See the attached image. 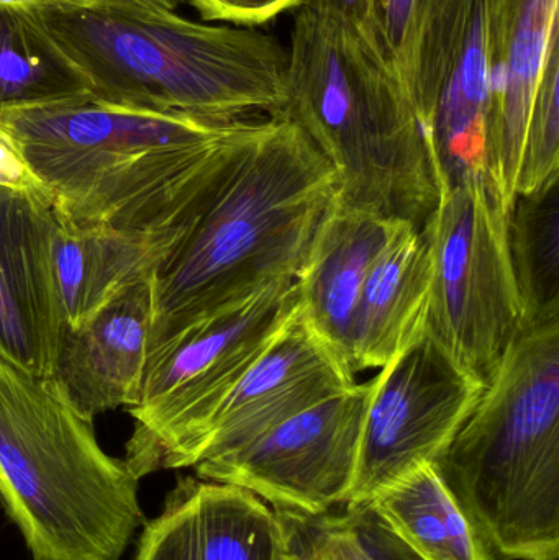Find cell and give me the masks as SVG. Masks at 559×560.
<instances>
[{
  "label": "cell",
  "mask_w": 559,
  "mask_h": 560,
  "mask_svg": "<svg viewBox=\"0 0 559 560\" xmlns=\"http://www.w3.org/2000/svg\"><path fill=\"white\" fill-rule=\"evenodd\" d=\"M410 101L439 187L488 177L491 79L486 0H449L423 36Z\"/></svg>",
  "instance_id": "obj_11"
},
{
  "label": "cell",
  "mask_w": 559,
  "mask_h": 560,
  "mask_svg": "<svg viewBox=\"0 0 559 560\" xmlns=\"http://www.w3.org/2000/svg\"><path fill=\"white\" fill-rule=\"evenodd\" d=\"M509 248L527 322L559 316V177L515 197Z\"/></svg>",
  "instance_id": "obj_23"
},
{
  "label": "cell",
  "mask_w": 559,
  "mask_h": 560,
  "mask_svg": "<svg viewBox=\"0 0 559 560\" xmlns=\"http://www.w3.org/2000/svg\"><path fill=\"white\" fill-rule=\"evenodd\" d=\"M33 12L95 101L223 124L284 112L289 49L253 26L108 0H53Z\"/></svg>",
  "instance_id": "obj_3"
},
{
  "label": "cell",
  "mask_w": 559,
  "mask_h": 560,
  "mask_svg": "<svg viewBox=\"0 0 559 560\" xmlns=\"http://www.w3.org/2000/svg\"><path fill=\"white\" fill-rule=\"evenodd\" d=\"M183 235L91 225L58 213L53 268L66 328H75L118 292L153 279Z\"/></svg>",
  "instance_id": "obj_18"
},
{
  "label": "cell",
  "mask_w": 559,
  "mask_h": 560,
  "mask_svg": "<svg viewBox=\"0 0 559 560\" xmlns=\"http://www.w3.org/2000/svg\"><path fill=\"white\" fill-rule=\"evenodd\" d=\"M343 505V512L318 515L275 510L284 529L286 560H422L371 502Z\"/></svg>",
  "instance_id": "obj_22"
},
{
  "label": "cell",
  "mask_w": 559,
  "mask_h": 560,
  "mask_svg": "<svg viewBox=\"0 0 559 560\" xmlns=\"http://www.w3.org/2000/svg\"><path fill=\"white\" fill-rule=\"evenodd\" d=\"M53 0H0V5L22 7V9H35V7L45 5Z\"/></svg>",
  "instance_id": "obj_30"
},
{
  "label": "cell",
  "mask_w": 559,
  "mask_h": 560,
  "mask_svg": "<svg viewBox=\"0 0 559 560\" xmlns=\"http://www.w3.org/2000/svg\"><path fill=\"white\" fill-rule=\"evenodd\" d=\"M432 256L420 230L407 225L377 259L361 290L351 332L354 374L381 369L426 335Z\"/></svg>",
  "instance_id": "obj_19"
},
{
  "label": "cell",
  "mask_w": 559,
  "mask_h": 560,
  "mask_svg": "<svg viewBox=\"0 0 559 560\" xmlns=\"http://www.w3.org/2000/svg\"><path fill=\"white\" fill-rule=\"evenodd\" d=\"M509 213L488 177H479L439 187V202L420 230L432 256L426 335L481 382L527 323Z\"/></svg>",
  "instance_id": "obj_8"
},
{
  "label": "cell",
  "mask_w": 559,
  "mask_h": 560,
  "mask_svg": "<svg viewBox=\"0 0 559 560\" xmlns=\"http://www.w3.org/2000/svg\"><path fill=\"white\" fill-rule=\"evenodd\" d=\"M263 121L131 110L91 95L0 112V130L59 215L153 235L186 233Z\"/></svg>",
  "instance_id": "obj_1"
},
{
  "label": "cell",
  "mask_w": 559,
  "mask_h": 560,
  "mask_svg": "<svg viewBox=\"0 0 559 560\" xmlns=\"http://www.w3.org/2000/svg\"><path fill=\"white\" fill-rule=\"evenodd\" d=\"M89 95L72 65L33 9L0 5V112Z\"/></svg>",
  "instance_id": "obj_21"
},
{
  "label": "cell",
  "mask_w": 559,
  "mask_h": 560,
  "mask_svg": "<svg viewBox=\"0 0 559 560\" xmlns=\"http://www.w3.org/2000/svg\"><path fill=\"white\" fill-rule=\"evenodd\" d=\"M370 502L422 560H494L433 463L394 480Z\"/></svg>",
  "instance_id": "obj_20"
},
{
  "label": "cell",
  "mask_w": 559,
  "mask_h": 560,
  "mask_svg": "<svg viewBox=\"0 0 559 560\" xmlns=\"http://www.w3.org/2000/svg\"><path fill=\"white\" fill-rule=\"evenodd\" d=\"M491 79L486 173L508 209L517 197L525 130L541 71L559 39V0H486Z\"/></svg>",
  "instance_id": "obj_14"
},
{
  "label": "cell",
  "mask_w": 559,
  "mask_h": 560,
  "mask_svg": "<svg viewBox=\"0 0 559 560\" xmlns=\"http://www.w3.org/2000/svg\"><path fill=\"white\" fill-rule=\"evenodd\" d=\"M485 382L429 336L407 346L370 382L357 477L347 503L370 502L416 467L435 463L481 397Z\"/></svg>",
  "instance_id": "obj_9"
},
{
  "label": "cell",
  "mask_w": 559,
  "mask_h": 560,
  "mask_svg": "<svg viewBox=\"0 0 559 560\" xmlns=\"http://www.w3.org/2000/svg\"><path fill=\"white\" fill-rule=\"evenodd\" d=\"M449 0H368L364 36L410 97L427 30Z\"/></svg>",
  "instance_id": "obj_24"
},
{
  "label": "cell",
  "mask_w": 559,
  "mask_h": 560,
  "mask_svg": "<svg viewBox=\"0 0 559 560\" xmlns=\"http://www.w3.org/2000/svg\"><path fill=\"white\" fill-rule=\"evenodd\" d=\"M153 316V279H148L118 292L81 325L66 328L53 377L89 420L137 407Z\"/></svg>",
  "instance_id": "obj_15"
},
{
  "label": "cell",
  "mask_w": 559,
  "mask_h": 560,
  "mask_svg": "<svg viewBox=\"0 0 559 560\" xmlns=\"http://www.w3.org/2000/svg\"><path fill=\"white\" fill-rule=\"evenodd\" d=\"M0 187L36 197L55 207L51 194L46 189L45 184L36 177L32 167L26 164L20 151L13 147L12 141L2 130H0Z\"/></svg>",
  "instance_id": "obj_27"
},
{
  "label": "cell",
  "mask_w": 559,
  "mask_h": 560,
  "mask_svg": "<svg viewBox=\"0 0 559 560\" xmlns=\"http://www.w3.org/2000/svg\"><path fill=\"white\" fill-rule=\"evenodd\" d=\"M305 5L317 7V9L340 15L341 19L353 23L364 35V26H366L368 20V0H308Z\"/></svg>",
  "instance_id": "obj_28"
},
{
  "label": "cell",
  "mask_w": 559,
  "mask_h": 560,
  "mask_svg": "<svg viewBox=\"0 0 559 560\" xmlns=\"http://www.w3.org/2000/svg\"><path fill=\"white\" fill-rule=\"evenodd\" d=\"M295 280H279L238 305L197 323L150 358L127 443L137 479L200 460L220 405L282 326L298 313Z\"/></svg>",
  "instance_id": "obj_7"
},
{
  "label": "cell",
  "mask_w": 559,
  "mask_h": 560,
  "mask_svg": "<svg viewBox=\"0 0 559 560\" xmlns=\"http://www.w3.org/2000/svg\"><path fill=\"white\" fill-rule=\"evenodd\" d=\"M559 177V39L551 45L525 130L517 196Z\"/></svg>",
  "instance_id": "obj_25"
},
{
  "label": "cell",
  "mask_w": 559,
  "mask_h": 560,
  "mask_svg": "<svg viewBox=\"0 0 559 560\" xmlns=\"http://www.w3.org/2000/svg\"><path fill=\"white\" fill-rule=\"evenodd\" d=\"M58 212L45 200L0 187V355L55 374L66 331L53 268Z\"/></svg>",
  "instance_id": "obj_12"
},
{
  "label": "cell",
  "mask_w": 559,
  "mask_h": 560,
  "mask_svg": "<svg viewBox=\"0 0 559 560\" xmlns=\"http://www.w3.org/2000/svg\"><path fill=\"white\" fill-rule=\"evenodd\" d=\"M137 560H286L284 529L255 493L187 480L148 523Z\"/></svg>",
  "instance_id": "obj_16"
},
{
  "label": "cell",
  "mask_w": 559,
  "mask_h": 560,
  "mask_svg": "<svg viewBox=\"0 0 559 560\" xmlns=\"http://www.w3.org/2000/svg\"><path fill=\"white\" fill-rule=\"evenodd\" d=\"M53 375L0 355V499L35 560H120L140 525L137 477Z\"/></svg>",
  "instance_id": "obj_6"
},
{
  "label": "cell",
  "mask_w": 559,
  "mask_h": 560,
  "mask_svg": "<svg viewBox=\"0 0 559 560\" xmlns=\"http://www.w3.org/2000/svg\"><path fill=\"white\" fill-rule=\"evenodd\" d=\"M354 377L350 365L305 323L299 306L220 405L200 460L235 450L294 415L350 390L357 385Z\"/></svg>",
  "instance_id": "obj_13"
},
{
  "label": "cell",
  "mask_w": 559,
  "mask_h": 560,
  "mask_svg": "<svg viewBox=\"0 0 559 560\" xmlns=\"http://www.w3.org/2000/svg\"><path fill=\"white\" fill-rule=\"evenodd\" d=\"M203 20L235 23L238 26L265 25L281 13L299 10L308 0H190Z\"/></svg>",
  "instance_id": "obj_26"
},
{
  "label": "cell",
  "mask_w": 559,
  "mask_h": 560,
  "mask_svg": "<svg viewBox=\"0 0 559 560\" xmlns=\"http://www.w3.org/2000/svg\"><path fill=\"white\" fill-rule=\"evenodd\" d=\"M370 382L282 421L255 440L206 457L197 476L255 493L275 510L328 512L350 499Z\"/></svg>",
  "instance_id": "obj_10"
},
{
  "label": "cell",
  "mask_w": 559,
  "mask_h": 560,
  "mask_svg": "<svg viewBox=\"0 0 559 560\" xmlns=\"http://www.w3.org/2000/svg\"><path fill=\"white\" fill-rule=\"evenodd\" d=\"M433 464L494 560H558L559 316L525 323Z\"/></svg>",
  "instance_id": "obj_5"
},
{
  "label": "cell",
  "mask_w": 559,
  "mask_h": 560,
  "mask_svg": "<svg viewBox=\"0 0 559 560\" xmlns=\"http://www.w3.org/2000/svg\"><path fill=\"white\" fill-rule=\"evenodd\" d=\"M337 192V173L294 121H263L154 272L148 361L197 323L298 279Z\"/></svg>",
  "instance_id": "obj_2"
},
{
  "label": "cell",
  "mask_w": 559,
  "mask_h": 560,
  "mask_svg": "<svg viewBox=\"0 0 559 560\" xmlns=\"http://www.w3.org/2000/svg\"><path fill=\"white\" fill-rule=\"evenodd\" d=\"M407 225L412 223L351 209L335 199L295 279L302 318L350 368L361 290L384 249Z\"/></svg>",
  "instance_id": "obj_17"
},
{
  "label": "cell",
  "mask_w": 559,
  "mask_h": 560,
  "mask_svg": "<svg viewBox=\"0 0 559 560\" xmlns=\"http://www.w3.org/2000/svg\"><path fill=\"white\" fill-rule=\"evenodd\" d=\"M330 163L337 200L422 230L439 202L412 101L353 23L301 7L289 46L286 107Z\"/></svg>",
  "instance_id": "obj_4"
},
{
  "label": "cell",
  "mask_w": 559,
  "mask_h": 560,
  "mask_svg": "<svg viewBox=\"0 0 559 560\" xmlns=\"http://www.w3.org/2000/svg\"><path fill=\"white\" fill-rule=\"evenodd\" d=\"M108 2L137 3V5L150 7V9L170 10V12H174L184 0H108Z\"/></svg>",
  "instance_id": "obj_29"
}]
</instances>
